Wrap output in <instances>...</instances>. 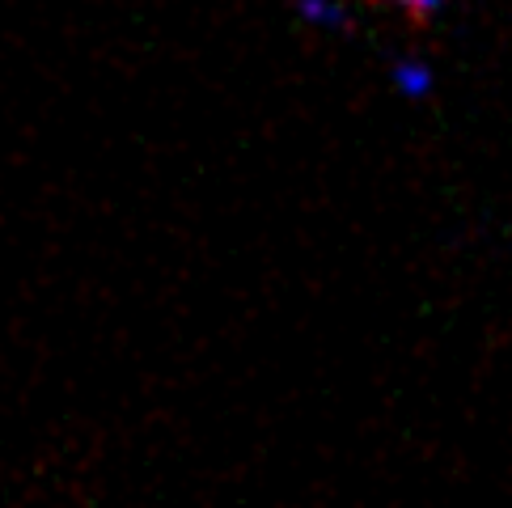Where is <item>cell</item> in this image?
Wrapping results in <instances>:
<instances>
[{"label":"cell","instance_id":"cell-1","mask_svg":"<svg viewBox=\"0 0 512 508\" xmlns=\"http://www.w3.org/2000/svg\"><path fill=\"white\" fill-rule=\"evenodd\" d=\"M390 89L402 102H424L436 94V68L424 56H398L390 64Z\"/></svg>","mask_w":512,"mask_h":508},{"label":"cell","instance_id":"cell-2","mask_svg":"<svg viewBox=\"0 0 512 508\" xmlns=\"http://www.w3.org/2000/svg\"><path fill=\"white\" fill-rule=\"evenodd\" d=\"M297 17L314 34H347L356 26L352 0H297Z\"/></svg>","mask_w":512,"mask_h":508},{"label":"cell","instance_id":"cell-3","mask_svg":"<svg viewBox=\"0 0 512 508\" xmlns=\"http://www.w3.org/2000/svg\"><path fill=\"white\" fill-rule=\"evenodd\" d=\"M386 5L398 13H411V17H436L441 9H449L453 0H386Z\"/></svg>","mask_w":512,"mask_h":508}]
</instances>
